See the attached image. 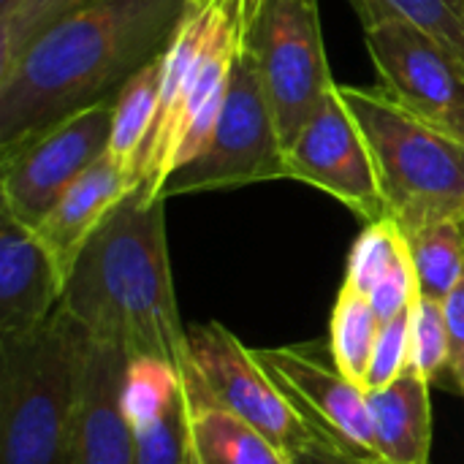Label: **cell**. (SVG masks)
Masks as SVG:
<instances>
[{
  "instance_id": "6da1fadb",
  "label": "cell",
  "mask_w": 464,
  "mask_h": 464,
  "mask_svg": "<svg viewBox=\"0 0 464 464\" xmlns=\"http://www.w3.org/2000/svg\"><path fill=\"white\" fill-rule=\"evenodd\" d=\"M190 0H90L46 27L0 73V155L114 98L166 52Z\"/></svg>"
},
{
  "instance_id": "7a4b0ae2",
  "label": "cell",
  "mask_w": 464,
  "mask_h": 464,
  "mask_svg": "<svg viewBox=\"0 0 464 464\" xmlns=\"http://www.w3.org/2000/svg\"><path fill=\"white\" fill-rule=\"evenodd\" d=\"M60 307L95 343L122 345L130 359L185 364L188 329L174 294L166 198L133 190L111 209L73 261Z\"/></svg>"
},
{
  "instance_id": "3957f363",
  "label": "cell",
  "mask_w": 464,
  "mask_h": 464,
  "mask_svg": "<svg viewBox=\"0 0 464 464\" xmlns=\"http://www.w3.org/2000/svg\"><path fill=\"white\" fill-rule=\"evenodd\" d=\"M92 337L60 304L0 340V464H68Z\"/></svg>"
},
{
  "instance_id": "277c9868",
  "label": "cell",
  "mask_w": 464,
  "mask_h": 464,
  "mask_svg": "<svg viewBox=\"0 0 464 464\" xmlns=\"http://www.w3.org/2000/svg\"><path fill=\"white\" fill-rule=\"evenodd\" d=\"M353 111L381 179L386 218L405 234L464 218V141L419 120L381 90L337 84Z\"/></svg>"
},
{
  "instance_id": "5b68a950",
  "label": "cell",
  "mask_w": 464,
  "mask_h": 464,
  "mask_svg": "<svg viewBox=\"0 0 464 464\" xmlns=\"http://www.w3.org/2000/svg\"><path fill=\"white\" fill-rule=\"evenodd\" d=\"M285 179V144L247 44H242L218 122L190 160L160 185V198Z\"/></svg>"
},
{
  "instance_id": "8992f818",
  "label": "cell",
  "mask_w": 464,
  "mask_h": 464,
  "mask_svg": "<svg viewBox=\"0 0 464 464\" xmlns=\"http://www.w3.org/2000/svg\"><path fill=\"white\" fill-rule=\"evenodd\" d=\"M245 44L258 63L280 139L288 147L337 84L318 0H253Z\"/></svg>"
},
{
  "instance_id": "52a82bcc",
  "label": "cell",
  "mask_w": 464,
  "mask_h": 464,
  "mask_svg": "<svg viewBox=\"0 0 464 464\" xmlns=\"http://www.w3.org/2000/svg\"><path fill=\"white\" fill-rule=\"evenodd\" d=\"M117 98V95H114ZM114 98H103L0 155V209L35 228L60 196L109 152Z\"/></svg>"
},
{
  "instance_id": "ba28073f",
  "label": "cell",
  "mask_w": 464,
  "mask_h": 464,
  "mask_svg": "<svg viewBox=\"0 0 464 464\" xmlns=\"http://www.w3.org/2000/svg\"><path fill=\"white\" fill-rule=\"evenodd\" d=\"M381 92L464 141V63L424 30L389 19L364 27Z\"/></svg>"
},
{
  "instance_id": "9c48e42d",
  "label": "cell",
  "mask_w": 464,
  "mask_h": 464,
  "mask_svg": "<svg viewBox=\"0 0 464 464\" xmlns=\"http://www.w3.org/2000/svg\"><path fill=\"white\" fill-rule=\"evenodd\" d=\"M188 362L218 405L266 435L285 457L315 438L302 413L256 362L253 351L223 324L188 326Z\"/></svg>"
},
{
  "instance_id": "30bf717a",
  "label": "cell",
  "mask_w": 464,
  "mask_h": 464,
  "mask_svg": "<svg viewBox=\"0 0 464 464\" xmlns=\"http://www.w3.org/2000/svg\"><path fill=\"white\" fill-rule=\"evenodd\" d=\"M285 179L329 193L364 223L386 218V201L370 144L337 84L285 147Z\"/></svg>"
},
{
  "instance_id": "8fae6325",
  "label": "cell",
  "mask_w": 464,
  "mask_h": 464,
  "mask_svg": "<svg viewBox=\"0 0 464 464\" xmlns=\"http://www.w3.org/2000/svg\"><path fill=\"white\" fill-rule=\"evenodd\" d=\"M250 351L315 435L351 454L378 459L364 386L348 381L337 367H329L310 351V345Z\"/></svg>"
},
{
  "instance_id": "7c38bea8",
  "label": "cell",
  "mask_w": 464,
  "mask_h": 464,
  "mask_svg": "<svg viewBox=\"0 0 464 464\" xmlns=\"http://www.w3.org/2000/svg\"><path fill=\"white\" fill-rule=\"evenodd\" d=\"M128 359L122 345L92 340L68 464H136L133 427L122 408Z\"/></svg>"
},
{
  "instance_id": "4fadbf2b",
  "label": "cell",
  "mask_w": 464,
  "mask_h": 464,
  "mask_svg": "<svg viewBox=\"0 0 464 464\" xmlns=\"http://www.w3.org/2000/svg\"><path fill=\"white\" fill-rule=\"evenodd\" d=\"M60 296L63 277L44 242L0 209V340L44 326Z\"/></svg>"
},
{
  "instance_id": "5bb4252c",
  "label": "cell",
  "mask_w": 464,
  "mask_h": 464,
  "mask_svg": "<svg viewBox=\"0 0 464 464\" xmlns=\"http://www.w3.org/2000/svg\"><path fill=\"white\" fill-rule=\"evenodd\" d=\"M136 190L133 179L125 169L106 152L98 158L46 212V218L33 228L35 237L49 250L63 285L65 277L79 258L87 239L98 231V226L111 215V209Z\"/></svg>"
},
{
  "instance_id": "9a60e30c",
  "label": "cell",
  "mask_w": 464,
  "mask_h": 464,
  "mask_svg": "<svg viewBox=\"0 0 464 464\" xmlns=\"http://www.w3.org/2000/svg\"><path fill=\"white\" fill-rule=\"evenodd\" d=\"M430 381L408 367L383 389L367 392L378 459L386 464H430L432 402Z\"/></svg>"
},
{
  "instance_id": "2e32d148",
  "label": "cell",
  "mask_w": 464,
  "mask_h": 464,
  "mask_svg": "<svg viewBox=\"0 0 464 464\" xmlns=\"http://www.w3.org/2000/svg\"><path fill=\"white\" fill-rule=\"evenodd\" d=\"M182 378L190 397L198 464H291L266 435L209 397L188 359L182 364Z\"/></svg>"
},
{
  "instance_id": "e0dca14e",
  "label": "cell",
  "mask_w": 464,
  "mask_h": 464,
  "mask_svg": "<svg viewBox=\"0 0 464 464\" xmlns=\"http://www.w3.org/2000/svg\"><path fill=\"white\" fill-rule=\"evenodd\" d=\"M160 71H163V54H158L139 73H133L114 98L109 155L125 169V174L133 179L136 190H139V179H141L144 150H147V141L152 136L155 117H158Z\"/></svg>"
},
{
  "instance_id": "ac0fdd59",
  "label": "cell",
  "mask_w": 464,
  "mask_h": 464,
  "mask_svg": "<svg viewBox=\"0 0 464 464\" xmlns=\"http://www.w3.org/2000/svg\"><path fill=\"white\" fill-rule=\"evenodd\" d=\"M408 237L419 296L446 302L464 277V218L427 223Z\"/></svg>"
},
{
  "instance_id": "d6986e66",
  "label": "cell",
  "mask_w": 464,
  "mask_h": 464,
  "mask_svg": "<svg viewBox=\"0 0 464 464\" xmlns=\"http://www.w3.org/2000/svg\"><path fill=\"white\" fill-rule=\"evenodd\" d=\"M381 332V318L370 299L353 285L343 283L329 326V351L334 367L353 383L364 386L375 343Z\"/></svg>"
},
{
  "instance_id": "ffe728a7",
  "label": "cell",
  "mask_w": 464,
  "mask_h": 464,
  "mask_svg": "<svg viewBox=\"0 0 464 464\" xmlns=\"http://www.w3.org/2000/svg\"><path fill=\"white\" fill-rule=\"evenodd\" d=\"M362 24H378L389 19L408 22L464 63V0H348Z\"/></svg>"
},
{
  "instance_id": "44dd1931",
  "label": "cell",
  "mask_w": 464,
  "mask_h": 464,
  "mask_svg": "<svg viewBox=\"0 0 464 464\" xmlns=\"http://www.w3.org/2000/svg\"><path fill=\"white\" fill-rule=\"evenodd\" d=\"M411 264L413 256L405 231L392 218H381L375 223H367L364 231L356 237L345 264V283L370 296L372 288Z\"/></svg>"
},
{
  "instance_id": "7402d4cb",
  "label": "cell",
  "mask_w": 464,
  "mask_h": 464,
  "mask_svg": "<svg viewBox=\"0 0 464 464\" xmlns=\"http://www.w3.org/2000/svg\"><path fill=\"white\" fill-rule=\"evenodd\" d=\"M185 381L182 367L155 359V356H133L128 359L125 386H122V408L133 430L160 419L166 408L179 397Z\"/></svg>"
},
{
  "instance_id": "603a6c76",
  "label": "cell",
  "mask_w": 464,
  "mask_h": 464,
  "mask_svg": "<svg viewBox=\"0 0 464 464\" xmlns=\"http://www.w3.org/2000/svg\"><path fill=\"white\" fill-rule=\"evenodd\" d=\"M133 440L136 464H198L188 389L182 386L179 397L160 419L133 430Z\"/></svg>"
},
{
  "instance_id": "cb8c5ba5",
  "label": "cell",
  "mask_w": 464,
  "mask_h": 464,
  "mask_svg": "<svg viewBox=\"0 0 464 464\" xmlns=\"http://www.w3.org/2000/svg\"><path fill=\"white\" fill-rule=\"evenodd\" d=\"M449 362H451V345H449V326H446L443 302L416 296L413 321H411L408 367H413L430 383H440L443 372L449 370Z\"/></svg>"
},
{
  "instance_id": "d4e9b609",
  "label": "cell",
  "mask_w": 464,
  "mask_h": 464,
  "mask_svg": "<svg viewBox=\"0 0 464 464\" xmlns=\"http://www.w3.org/2000/svg\"><path fill=\"white\" fill-rule=\"evenodd\" d=\"M90 0H19L8 14L0 16V73L60 16Z\"/></svg>"
},
{
  "instance_id": "484cf974",
  "label": "cell",
  "mask_w": 464,
  "mask_h": 464,
  "mask_svg": "<svg viewBox=\"0 0 464 464\" xmlns=\"http://www.w3.org/2000/svg\"><path fill=\"white\" fill-rule=\"evenodd\" d=\"M413 304H416V299H413ZM413 304H408L402 313H397L394 318L381 324L375 353H372V362H370V370H367V378H364L367 392L389 386L392 381H397L408 370Z\"/></svg>"
},
{
  "instance_id": "4316f807",
  "label": "cell",
  "mask_w": 464,
  "mask_h": 464,
  "mask_svg": "<svg viewBox=\"0 0 464 464\" xmlns=\"http://www.w3.org/2000/svg\"><path fill=\"white\" fill-rule=\"evenodd\" d=\"M446 310V326H449V345H451V362L449 372L464 392V277L457 288L443 302Z\"/></svg>"
},
{
  "instance_id": "83f0119b",
  "label": "cell",
  "mask_w": 464,
  "mask_h": 464,
  "mask_svg": "<svg viewBox=\"0 0 464 464\" xmlns=\"http://www.w3.org/2000/svg\"><path fill=\"white\" fill-rule=\"evenodd\" d=\"M291 464H386L381 459H367V457H359V454H351L345 449H340L337 443L315 435L310 438L307 443H302L291 457Z\"/></svg>"
},
{
  "instance_id": "f1b7e54d",
  "label": "cell",
  "mask_w": 464,
  "mask_h": 464,
  "mask_svg": "<svg viewBox=\"0 0 464 464\" xmlns=\"http://www.w3.org/2000/svg\"><path fill=\"white\" fill-rule=\"evenodd\" d=\"M16 3H19V0H0V16H3V14H8Z\"/></svg>"
}]
</instances>
